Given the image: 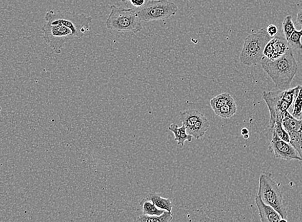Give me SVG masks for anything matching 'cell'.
I'll list each match as a JSON object with an SVG mask.
<instances>
[{
    "label": "cell",
    "mask_w": 302,
    "mask_h": 222,
    "mask_svg": "<svg viewBox=\"0 0 302 222\" xmlns=\"http://www.w3.org/2000/svg\"><path fill=\"white\" fill-rule=\"evenodd\" d=\"M260 64L276 87L280 90L288 89L298 71V65L291 48L277 59L271 60L264 57Z\"/></svg>",
    "instance_id": "obj_1"
},
{
    "label": "cell",
    "mask_w": 302,
    "mask_h": 222,
    "mask_svg": "<svg viewBox=\"0 0 302 222\" xmlns=\"http://www.w3.org/2000/svg\"><path fill=\"white\" fill-rule=\"evenodd\" d=\"M301 85L286 90L277 92H264L263 98L268 105L270 111V130L275 126L277 118H283L284 113L289 110L293 105L294 100L298 95Z\"/></svg>",
    "instance_id": "obj_2"
},
{
    "label": "cell",
    "mask_w": 302,
    "mask_h": 222,
    "mask_svg": "<svg viewBox=\"0 0 302 222\" xmlns=\"http://www.w3.org/2000/svg\"><path fill=\"white\" fill-rule=\"evenodd\" d=\"M46 23L63 25L72 30L75 39H81L90 30L91 17L69 11H49L45 14Z\"/></svg>",
    "instance_id": "obj_3"
},
{
    "label": "cell",
    "mask_w": 302,
    "mask_h": 222,
    "mask_svg": "<svg viewBox=\"0 0 302 222\" xmlns=\"http://www.w3.org/2000/svg\"><path fill=\"white\" fill-rule=\"evenodd\" d=\"M109 30L118 32H133L138 34L143 29L142 22L136 10L111 6V12L106 22Z\"/></svg>",
    "instance_id": "obj_4"
},
{
    "label": "cell",
    "mask_w": 302,
    "mask_h": 222,
    "mask_svg": "<svg viewBox=\"0 0 302 222\" xmlns=\"http://www.w3.org/2000/svg\"><path fill=\"white\" fill-rule=\"evenodd\" d=\"M272 39L265 29L249 35L245 40L240 55V62L246 65L260 64L263 59L264 50Z\"/></svg>",
    "instance_id": "obj_5"
},
{
    "label": "cell",
    "mask_w": 302,
    "mask_h": 222,
    "mask_svg": "<svg viewBox=\"0 0 302 222\" xmlns=\"http://www.w3.org/2000/svg\"><path fill=\"white\" fill-rule=\"evenodd\" d=\"M257 196L266 205L277 211L281 218H288L283 194L270 174L263 173L260 175Z\"/></svg>",
    "instance_id": "obj_6"
},
{
    "label": "cell",
    "mask_w": 302,
    "mask_h": 222,
    "mask_svg": "<svg viewBox=\"0 0 302 222\" xmlns=\"http://www.w3.org/2000/svg\"><path fill=\"white\" fill-rule=\"evenodd\" d=\"M176 4L168 0L148 1L144 6L139 7L138 16L142 22L162 21L168 19L176 15L177 12Z\"/></svg>",
    "instance_id": "obj_7"
},
{
    "label": "cell",
    "mask_w": 302,
    "mask_h": 222,
    "mask_svg": "<svg viewBox=\"0 0 302 222\" xmlns=\"http://www.w3.org/2000/svg\"><path fill=\"white\" fill-rule=\"evenodd\" d=\"M43 39L55 54H62V49L68 42L75 39L72 30L60 25L45 23L42 28Z\"/></svg>",
    "instance_id": "obj_8"
},
{
    "label": "cell",
    "mask_w": 302,
    "mask_h": 222,
    "mask_svg": "<svg viewBox=\"0 0 302 222\" xmlns=\"http://www.w3.org/2000/svg\"><path fill=\"white\" fill-rule=\"evenodd\" d=\"M283 125L289 134L290 143L298 153L302 161V118L296 119L286 111L284 115Z\"/></svg>",
    "instance_id": "obj_9"
},
{
    "label": "cell",
    "mask_w": 302,
    "mask_h": 222,
    "mask_svg": "<svg viewBox=\"0 0 302 222\" xmlns=\"http://www.w3.org/2000/svg\"><path fill=\"white\" fill-rule=\"evenodd\" d=\"M270 149L275 158L286 161L298 160L301 161L298 153L290 143L280 140L275 133L272 132V139Z\"/></svg>",
    "instance_id": "obj_10"
},
{
    "label": "cell",
    "mask_w": 302,
    "mask_h": 222,
    "mask_svg": "<svg viewBox=\"0 0 302 222\" xmlns=\"http://www.w3.org/2000/svg\"><path fill=\"white\" fill-rule=\"evenodd\" d=\"M289 49L290 47L285 37L275 36L266 45L264 50V56L271 60L277 59L285 54Z\"/></svg>",
    "instance_id": "obj_11"
},
{
    "label": "cell",
    "mask_w": 302,
    "mask_h": 222,
    "mask_svg": "<svg viewBox=\"0 0 302 222\" xmlns=\"http://www.w3.org/2000/svg\"><path fill=\"white\" fill-rule=\"evenodd\" d=\"M255 201L257 206L261 222H280L283 218L277 211L271 207L264 204L258 196L255 198Z\"/></svg>",
    "instance_id": "obj_12"
},
{
    "label": "cell",
    "mask_w": 302,
    "mask_h": 222,
    "mask_svg": "<svg viewBox=\"0 0 302 222\" xmlns=\"http://www.w3.org/2000/svg\"><path fill=\"white\" fill-rule=\"evenodd\" d=\"M204 117L205 115L202 113L195 109L186 110L179 113L180 120H181L182 125L185 126L187 130L192 127L198 121Z\"/></svg>",
    "instance_id": "obj_13"
},
{
    "label": "cell",
    "mask_w": 302,
    "mask_h": 222,
    "mask_svg": "<svg viewBox=\"0 0 302 222\" xmlns=\"http://www.w3.org/2000/svg\"><path fill=\"white\" fill-rule=\"evenodd\" d=\"M209 128V121L205 116L202 119L198 121L192 127L187 130V132L195 140H199L200 138L204 137Z\"/></svg>",
    "instance_id": "obj_14"
},
{
    "label": "cell",
    "mask_w": 302,
    "mask_h": 222,
    "mask_svg": "<svg viewBox=\"0 0 302 222\" xmlns=\"http://www.w3.org/2000/svg\"><path fill=\"white\" fill-rule=\"evenodd\" d=\"M169 129L174 134V140L177 141L178 145L184 146L185 141L190 142L192 140V136L187 133V128L184 125L182 127H178V125L172 123L169 126Z\"/></svg>",
    "instance_id": "obj_15"
},
{
    "label": "cell",
    "mask_w": 302,
    "mask_h": 222,
    "mask_svg": "<svg viewBox=\"0 0 302 222\" xmlns=\"http://www.w3.org/2000/svg\"><path fill=\"white\" fill-rule=\"evenodd\" d=\"M146 198L153 202L158 209L172 213V202L169 198L162 197L157 193H150Z\"/></svg>",
    "instance_id": "obj_16"
},
{
    "label": "cell",
    "mask_w": 302,
    "mask_h": 222,
    "mask_svg": "<svg viewBox=\"0 0 302 222\" xmlns=\"http://www.w3.org/2000/svg\"><path fill=\"white\" fill-rule=\"evenodd\" d=\"M234 100L232 96L229 93H222L219 95L216 96L212 98L210 101V104L211 106L213 111L214 113H216L220 107L228 104V103L232 102Z\"/></svg>",
    "instance_id": "obj_17"
},
{
    "label": "cell",
    "mask_w": 302,
    "mask_h": 222,
    "mask_svg": "<svg viewBox=\"0 0 302 222\" xmlns=\"http://www.w3.org/2000/svg\"><path fill=\"white\" fill-rule=\"evenodd\" d=\"M139 205L142 207V212H143V214H145V215L159 216L166 211L157 208L153 202L147 198L142 199Z\"/></svg>",
    "instance_id": "obj_18"
},
{
    "label": "cell",
    "mask_w": 302,
    "mask_h": 222,
    "mask_svg": "<svg viewBox=\"0 0 302 222\" xmlns=\"http://www.w3.org/2000/svg\"><path fill=\"white\" fill-rule=\"evenodd\" d=\"M173 219L171 212L165 211L159 216H148L141 214L136 219L137 222H171Z\"/></svg>",
    "instance_id": "obj_19"
},
{
    "label": "cell",
    "mask_w": 302,
    "mask_h": 222,
    "mask_svg": "<svg viewBox=\"0 0 302 222\" xmlns=\"http://www.w3.org/2000/svg\"><path fill=\"white\" fill-rule=\"evenodd\" d=\"M237 110V105H236L235 100H233L220 107L216 113H215V114L218 117L224 118V119H228L235 114Z\"/></svg>",
    "instance_id": "obj_20"
},
{
    "label": "cell",
    "mask_w": 302,
    "mask_h": 222,
    "mask_svg": "<svg viewBox=\"0 0 302 222\" xmlns=\"http://www.w3.org/2000/svg\"><path fill=\"white\" fill-rule=\"evenodd\" d=\"M283 118H277L276 120L275 126L271 132L275 133L280 140L286 141V142L290 143V137H289V134L283 127Z\"/></svg>",
    "instance_id": "obj_21"
},
{
    "label": "cell",
    "mask_w": 302,
    "mask_h": 222,
    "mask_svg": "<svg viewBox=\"0 0 302 222\" xmlns=\"http://www.w3.org/2000/svg\"><path fill=\"white\" fill-rule=\"evenodd\" d=\"M295 30V25H294L293 19H292V16L288 15L284 18L283 23V33L284 37L287 41H288L289 37Z\"/></svg>",
    "instance_id": "obj_22"
},
{
    "label": "cell",
    "mask_w": 302,
    "mask_h": 222,
    "mask_svg": "<svg viewBox=\"0 0 302 222\" xmlns=\"http://www.w3.org/2000/svg\"><path fill=\"white\" fill-rule=\"evenodd\" d=\"M293 112L291 115L296 119L300 120L302 118V86L299 91L298 95L294 100Z\"/></svg>",
    "instance_id": "obj_23"
},
{
    "label": "cell",
    "mask_w": 302,
    "mask_h": 222,
    "mask_svg": "<svg viewBox=\"0 0 302 222\" xmlns=\"http://www.w3.org/2000/svg\"><path fill=\"white\" fill-rule=\"evenodd\" d=\"M302 37V27L301 30H294L288 41L289 47L291 49L302 50L301 39Z\"/></svg>",
    "instance_id": "obj_24"
},
{
    "label": "cell",
    "mask_w": 302,
    "mask_h": 222,
    "mask_svg": "<svg viewBox=\"0 0 302 222\" xmlns=\"http://www.w3.org/2000/svg\"><path fill=\"white\" fill-rule=\"evenodd\" d=\"M266 31H267L269 35L273 38V37H275L276 34H277L278 28L276 27V25L271 24L268 27Z\"/></svg>",
    "instance_id": "obj_25"
},
{
    "label": "cell",
    "mask_w": 302,
    "mask_h": 222,
    "mask_svg": "<svg viewBox=\"0 0 302 222\" xmlns=\"http://www.w3.org/2000/svg\"><path fill=\"white\" fill-rule=\"evenodd\" d=\"M131 4L136 7H142L149 0H130Z\"/></svg>",
    "instance_id": "obj_26"
},
{
    "label": "cell",
    "mask_w": 302,
    "mask_h": 222,
    "mask_svg": "<svg viewBox=\"0 0 302 222\" xmlns=\"http://www.w3.org/2000/svg\"><path fill=\"white\" fill-rule=\"evenodd\" d=\"M296 21L302 27V9L299 10L296 15Z\"/></svg>",
    "instance_id": "obj_27"
},
{
    "label": "cell",
    "mask_w": 302,
    "mask_h": 222,
    "mask_svg": "<svg viewBox=\"0 0 302 222\" xmlns=\"http://www.w3.org/2000/svg\"><path fill=\"white\" fill-rule=\"evenodd\" d=\"M241 134H242L243 136H245L246 135H249V130L246 128H243L242 130H241Z\"/></svg>",
    "instance_id": "obj_28"
},
{
    "label": "cell",
    "mask_w": 302,
    "mask_h": 222,
    "mask_svg": "<svg viewBox=\"0 0 302 222\" xmlns=\"http://www.w3.org/2000/svg\"><path fill=\"white\" fill-rule=\"evenodd\" d=\"M280 222H288V220H287V219L281 218Z\"/></svg>",
    "instance_id": "obj_29"
},
{
    "label": "cell",
    "mask_w": 302,
    "mask_h": 222,
    "mask_svg": "<svg viewBox=\"0 0 302 222\" xmlns=\"http://www.w3.org/2000/svg\"><path fill=\"white\" fill-rule=\"evenodd\" d=\"M244 136V138L245 139V140H248V139L249 138V135H246Z\"/></svg>",
    "instance_id": "obj_30"
},
{
    "label": "cell",
    "mask_w": 302,
    "mask_h": 222,
    "mask_svg": "<svg viewBox=\"0 0 302 222\" xmlns=\"http://www.w3.org/2000/svg\"><path fill=\"white\" fill-rule=\"evenodd\" d=\"M2 110L1 103H0V111Z\"/></svg>",
    "instance_id": "obj_31"
},
{
    "label": "cell",
    "mask_w": 302,
    "mask_h": 222,
    "mask_svg": "<svg viewBox=\"0 0 302 222\" xmlns=\"http://www.w3.org/2000/svg\"><path fill=\"white\" fill-rule=\"evenodd\" d=\"M124 1H126V0H124Z\"/></svg>",
    "instance_id": "obj_32"
}]
</instances>
